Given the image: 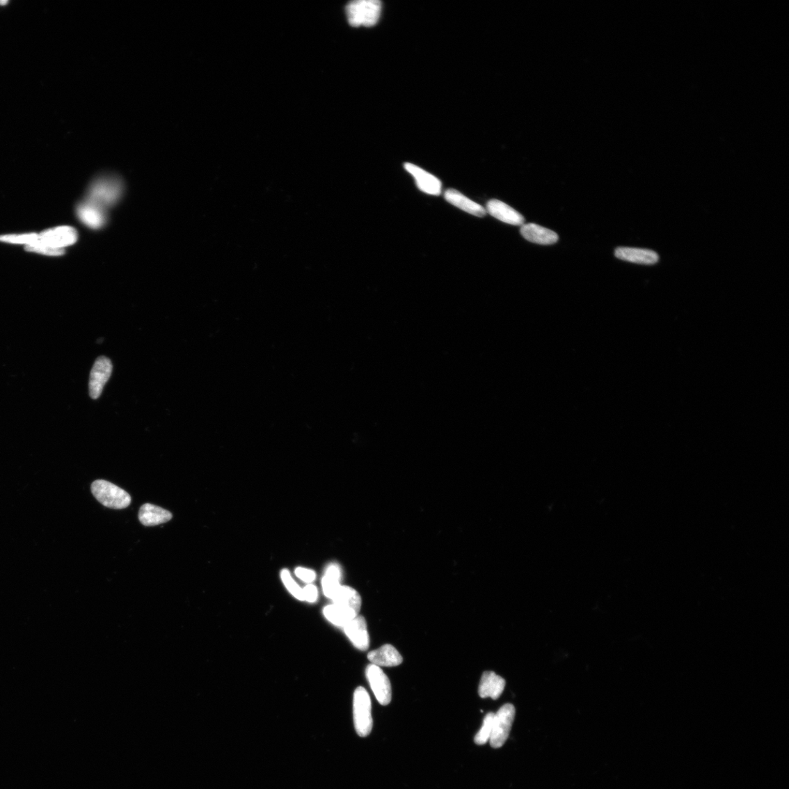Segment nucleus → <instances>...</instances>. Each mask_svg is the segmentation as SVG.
Masks as SVG:
<instances>
[{
    "instance_id": "21",
    "label": "nucleus",
    "mask_w": 789,
    "mask_h": 789,
    "mask_svg": "<svg viewBox=\"0 0 789 789\" xmlns=\"http://www.w3.org/2000/svg\"><path fill=\"white\" fill-rule=\"evenodd\" d=\"M342 571L340 565L332 564L326 569L325 575L321 580V587L325 596L331 598L336 591L342 586Z\"/></svg>"
},
{
    "instance_id": "11",
    "label": "nucleus",
    "mask_w": 789,
    "mask_h": 789,
    "mask_svg": "<svg viewBox=\"0 0 789 789\" xmlns=\"http://www.w3.org/2000/svg\"><path fill=\"white\" fill-rule=\"evenodd\" d=\"M345 635L352 641L353 646L360 651H367L369 648L370 639L367 623L362 616H358L344 628Z\"/></svg>"
},
{
    "instance_id": "9",
    "label": "nucleus",
    "mask_w": 789,
    "mask_h": 789,
    "mask_svg": "<svg viewBox=\"0 0 789 789\" xmlns=\"http://www.w3.org/2000/svg\"><path fill=\"white\" fill-rule=\"evenodd\" d=\"M404 168L412 175L420 191L433 196L441 195L443 184L435 175L412 164H405Z\"/></svg>"
},
{
    "instance_id": "8",
    "label": "nucleus",
    "mask_w": 789,
    "mask_h": 789,
    "mask_svg": "<svg viewBox=\"0 0 789 789\" xmlns=\"http://www.w3.org/2000/svg\"><path fill=\"white\" fill-rule=\"evenodd\" d=\"M113 365L109 358L99 357L94 363L90 373L89 391L93 399L101 396L102 390L111 376Z\"/></svg>"
},
{
    "instance_id": "20",
    "label": "nucleus",
    "mask_w": 789,
    "mask_h": 789,
    "mask_svg": "<svg viewBox=\"0 0 789 789\" xmlns=\"http://www.w3.org/2000/svg\"><path fill=\"white\" fill-rule=\"evenodd\" d=\"M330 600L334 604L349 608L357 613H359L362 605L361 597L358 592L353 588L344 586H341L335 591Z\"/></svg>"
},
{
    "instance_id": "2",
    "label": "nucleus",
    "mask_w": 789,
    "mask_h": 789,
    "mask_svg": "<svg viewBox=\"0 0 789 789\" xmlns=\"http://www.w3.org/2000/svg\"><path fill=\"white\" fill-rule=\"evenodd\" d=\"M123 193V184L116 175H104L92 184L86 200L106 210L118 201Z\"/></svg>"
},
{
    "instance_id": "26",
    "label": "nucleus",
    "mask_w": 789,
    "mask_h": 789,
    "mask_svg": "<svg viewBox=\"0 0 789 789\" xmlns=\"http://www.w3.org/2000/svg\"><path fill=\"white\" fill-rule=\"evenodd\" d=\"M304 601L310 603L317 602L318 598V591L314 584H309L303 589Z\"/></svg>"
},
{
    "instance_id": "25",
    "label": "nucleus",
    "mask_w": 789,
    "mask_h": 789,
    "mask_svg": "<svg viewBox=\"0 0 789 789\" xmlns=\"http://www.w3.org/2000/svg\"><path fill=\"white\" fill-rule=\"evenodd\" d=\"M295 573L299 579L307 583H311L316 579L315 572L309 568L298 567Z\"/></svg>"
},
{
    "instance_id": "12",
    "label": "nucleus",
    "mask_w": 789,
    "mask_h": 789,
    "mask_svg": "<svg viewBox=\"0 0 789 789\" xmlns=\"http://www.w3.org/2000/svg\"><path fill=\"white\" fill-rule=\"evenodd\" d=\"M486 209L487 213L502 223L517 226L524 225V217L501 200L497 199L489 200Z\"/></svg>"
},
{
    "instance_id": "10",
    "label": "nucleus",
    "mask_w": 789,
    "mask_h": 789,
    "mask_svg": "<svg viewBox=\"0 0 789 789\" xmlns=\"http://www.w3.org/2000/svg\"><path fill=\"white\" fill-rule=\"evenodd\" d=\"M106 211L97 205L86 200L79 205L77 213L81 222L85 225L93 229H99L106 223Z\"/></svg>"
},
{
    "instance_id": "23",
    "label": "nucleus",
    "mask_w": 789,
    "mask_h": 789,
    "mask_svg": "<svg viewBox=\"0 0 789 789\" xmlns=\"http://www.w3.org/2000/svg\"><path fill=\"white\" fill-rule=\"evenodd\" d=\"M494 714L493 712H489L486 715L484 724H482L481 728L475 736V741L476 744L479 745L484 744L490 740Z\"/></svg>"
},
{
    "instance_id": "14",
    "label": "nucleus",
    "mask_w": 789,
    "mask_h": 789,
    "mask_svg": "<svg viewBox=\"0 0 789 789\" xmlns=\"http://www.w3.org/2000/svg\"><path fill=\"white\" fill-rule=\"evenodd\" d=\"M520 233L525 240L540 245H552L559 241L557 232L534 223L523 225Z\"/></svg>"
},
{
    "instance_id": "24",
    "label": "nucleus",
    "mask_w": 789,
    "mask_h": 789,
    "mask_svg": "<svg viewBox=\"0 0 789 789\" xmlns=\"http://www.w3.org/2000/svg\"><path fill=\"white\" fill-rule=\"evenodd\" d=\"M282 580L288 590V591L298 599L300 601H304L303 589L298 586L296 582L290 575L287 569H283L281 573Z\"/></svg>"
},
{
    "instance_id": "7",
    "label": "nucleus",
    "mask_w": 789,
    "mask_h": 789,
    "mask_svg": "<svg viewBox=\"0 0 789 789\" xmlns=\"http://www.w3.org/2000/svg\"><path fill=\"white\" fill-rule=\"evenodd\" d=\"M365 676L378 703L388 706L392 699V689L390 680L385 672L379 667L371 664L365 669Z\"/></svg>"
},
{
    "instance_id": "5",
    "label": "nucleus",
    "mask_w": 789,
    "mask_h": 789,
    "mask_svg": "<svg viewBox=\"0 0 789 789\" xmlns=\"http://www.w3.org/2000/svg\"><path fill=\"white\" fill-rule=\"evenodd\" d=\"M353 718L357 733L360 737L368 736L373 728L372 701L363 687L357 688L353 696Z\"/></svg>"
},
{
    "instance_id": "6",
    "label": "nucleus",
    "mask_w": 789,
    "mask_h": 789,
    "mask_svg": "<svg viewBox=\"0 0 789 789\" xmlns=\"http://www.w3.org/2000/svg\"><path fill=\"white\" fill-rule=\"evenodd\" d=\"M516 708L511 704L503 706L494 714L490 743L493 748L500 749L507 741L515 720Z\"/></svg>"
},
{
    "instance_id": "17",
    "label": "nucleus",
    "mask_w": 789,
    "mask_h": 789,
    "mask_svg": "<svg viewBox=\"0 0 789 789\" xmlns=\"http://www.w3.org/2000/svg\"><path fill=\"white\" fill-rule=\"evenodd\" d=\"M369 660L378 667H396L403 662V658L397 649L387 644L368 654Z\"/></svg>"
},
{
    "instance_id": "18",
    "label": "nucleus",
    "mask_w": 789,
    "mask_h": 789,
    "mask_svg": "<svg viewBox=\"0 0 789 789\" xmlns=\"http://www.w3.org/2000/svg\"><path fill=\"white\" fill-rule=\"evenodd\" d=\"M140 522L145 526H154L170 521L173 515L169 511L159 507L145 504L139 511Z\"/></svg>"
},
{
    "instance_id": "13",
    "label": "nucleus",
    "mask_w": 789,
    "mask_h": 789,
    "mask_svg": "<svg viewBox=\"0 0 789 789\" xmlns=\"http://www.w3.org/2000/svg\"><path fill=\"white\" fill-rule=\"evenodd\" d=\"M615 255L621 260L640 265H655L660 261V255L656 252L646 248L619 247Z\"/></svg>"
},
{
    "instance_id": "16",
    "label": "nucleus",
    "mask_w": 789,
    "mask_h": 789,
    "mask_svg": "<svg viewBox=\"0 0 789 789\" xmlns=\"http://www.w3.org/2000/svg\"><path fill=\"white\" fill-rule=\"evenodd\" d=\"M505 685L506 681L503 678L493 671H485L480 680L479 695L481 698L489 697L495 700L502 694Z\"/></svg>"
},
{
    "instance_id": "3",
    "label": "nucleus",
    "mask_w": 789,
    "mask_h": 789,
    "mask_svg": "<svg viewBox=\"0 0 789 789\" xmlns=\"http://www.w3.org/2000/svg\"><path fill=\"white\" fill-rule=\"evenodd\" d=\"M381 10L382 3L378 0H357L348 4L346 8L348 22L355 27L375 25L379 19Z\"/></svg>"
},
{
    "instance_id": "4",
    "label": "nucleus",
    "mask_w": 789,
    "mask_h": 789,
    "mask_svg": "<svg viewBox=\"0 0 789 789\" xmlns=\"http://www.w3.org/2000/svg\"><path fill=\"white\" fill-rule=\"evenodd\" d=\"M91 491L95 499L109 508L122 509L129 507L131 503L129 493L106 480L95 481L92 484Z\"/></svg>"
},
{
    "instance_id": "15",
    "label": "nucleus",
    "mask_w": 789,
    "mask_h": 789,
    "mask_svg": "<svg viewBox=\"0 0 789 789\" xmlns=\"http://www.w3.org/2000/svg\"><path fill=\"white\" fill-rule=\"evenodd\" d=\"M445 198L452 206L468 214L478 217H484L487 214L486 209L484 207L467 198L456 189H449L446 190Z\"/></svg>"
},
{
    "instance_id": "1",
    "label": "nucleus",
    "mask_w": 789,
    "mask_h": 789,
    "mask_svg": "<svg viewBox=\"0 0 789 789\" xmlns=\"http://www.w3.org/2000/svg\"><path fill=\"white\" fill-rule=\"evenodd\" d=\"M78 240L77 231L70 226H60L42 231L38 240L31 246H25L27 252L48 256H61L65 248L74 244Z\"/></svg>"
},
{
    "instance_id": "19",
    "label": "nucleus",
    "mask_w": 789,
    "mask_h": 789,
    "mask_svg": "<svg viewBox=\"0 0 789 789\" xmlns=\"http://www.w3.org/2000/svg\"><path fill=\"white\" fill-rule=\"evenodd\" d=\"M324 615L332 624L343 628L347 623L357 617L358 613L349 608L333 603L324 608Z\"/></svg>"
},
{
    "instance_id": "22",
    "label": "nucleus",
    "mask_w": 789,
    "mask_h": 789,
    "mask_svg": "<svg viewBox=\"0 0 789 789\" xmlns=\"http://www.w3.org/2000/svg\"><path fill=\"white\" fill-rule=\"evenodd\" d=\"M38 238V233L12 234V235L0 236V241L27 246L35 244Z\"/></svg>"
}]
</instances>
